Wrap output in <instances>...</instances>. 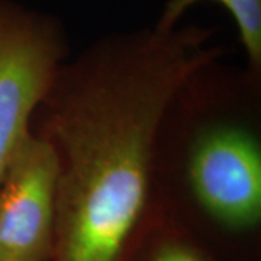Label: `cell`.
<instances>
[{
	"label": "cell",
	"mask_w": 261,
	"mask_h": 261,
	"mask_svg": "<svg viewBox=\"0 0 261 261\" xmlns=\"http://www.w3.org/2000/svg\"><path fill=\"white\" fill-rule=\"evenodd\" d=\"M214 29L141 28L94 41L60 68L31 130L57 161L49 261H123L155 211L161 130L181 89L224 49Z\"/></svg>",
	"instance_id": "6da1fadb"
},
{
	"label": "cell",
	"mask_w": 261,
	"mask_h": 261,
	"mask_svg": "<svg viewBox=\"0 0 261 261\" xmlns=\"http://www.w3.org/2000/svg\"><path fill=\"white\" fill-rule=\"evenodd\" d=\"M216 60L197 71L173 102L161 130L157 197L185 199L209 222L229 232L261 221V140L255 129V90L244 71L228 75Z\"/></svg>",
	"instance_id": "7a4b0ae2"
},
{
	"label": "cell",
	"mask_w": 261,
	"mask_h": 261,
	"mask_svg": "<svg viewBox=\"0 0 261 261\" xmlns=\"http://www.w3.org/2000/svg\"><path fill=\"white\" fill-rule=\"evenodd\" d=\"M67 56L58 19L0 0V180Z\"/></svg>",
	"instance_id": "3957f363"
},
{
	"label": "cell",
	"mask_w": 261,
	"mask_h": 261,
	"mask_svg": "<svg viewBox=\"0 0 261 261\" xmlns=\"http://www.w3.org/2000/svg\"><path fill=\"white\" fill-rule=\"evenodd\" d=\"M56 196V155L31 130L0 180V261L51 260Z\"/></svg>",
	"instance_id": "277c9868"
},
{
	"label": "cell",
	"mask_w": 261,
	"mask_h": 261,
	"mask_svg": "<svg viewBox=\"0 0 261 261\" xmlns=\"http://www.w3.org/2000/svg\"><path fill=\"white\" fill-rule=\"evenodd\" d=\"M215 2L224 6L237 23L240 41L247 56V73L254 79L261 75V0H168L155 22L161 29H171L196 3Z\"/></svg>",
	"instance_id": "5b68a950"
},
{
	"label": "cell",
	"mask_w": 261,
	"mask_h": 261,
	"mask_svg": "<svg viewBox=\"0 0 261 261\" xmlns=\"http://www.w3.org/2000/svg\"><path fill=\"white\" fill-rule=\"evenodd\" d=\"M147 261H211L195 244L183 237L167 235L160 238L149 251Z\"/></svg>",
	"instance_id": "8992f818"
}]
</instances>
